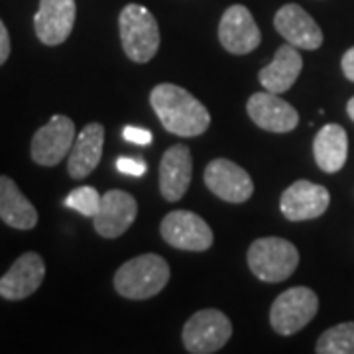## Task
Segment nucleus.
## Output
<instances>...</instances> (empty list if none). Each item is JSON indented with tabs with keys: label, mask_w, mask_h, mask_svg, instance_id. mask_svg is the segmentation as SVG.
Masks as SVG:
<instances>
[{
	"label": "nucleus",
	"mask_w": 354,
	"mask_h": 354,
	"mask_svg": "<svg viewBox=\"0 0 354 354\" xmlns=\"http://www.w3.org/2000/svg\"><path fill=\"white\" fill-rule=\"evenodd\" d=\"M301 69H304L301 53L297 51L295 46L286 44L276 51L272 64H268L264 69H260L258 79H260V85L266 91L281 95V93H286L293 87V83L297 81Z\"/></svg>",
	"instance_id": "obj_19"
},
{
	"label": "nucleus",
	"mask_w": 354,
	"mask_h": 354,
	"mask_svg": "<svg viewBox=\"0 0 354 354\" xmlns=\"http://www.w3.org/2000/svg\"><path fill=\"white\" fill-rule=\"evenodd\" d=\"M75 0H39L34 30L44 46H59L71 36L75 26Z\"/></svg>",
	"instance_id": "obj_13"
},
{
	"label": "nucleus",
	"mask_w": 354,
	"mask_h": 354,
	"mask_svg": "<svg viewBox=\"0 0 354 354\" xmlns=\"http://www.w3.org/2000/svg\"><path fill=\"white\" fill-rule=\"evenodd\" d=\"M75 124L69 116L55 114L50 122L44 124L32 138L30 156L38 165L51 167L57 165L64 158L69 156L73 142H75Z\"/></svg>",
	"instance_id": "obj_7"
},
{
	"label": "nucleus",
	"mask_w": 354,
	"mask_h": 354,
	"mask_svg": "<svg viewBox=\"0 0 354 354\" xmlns=\"http://www.w3.org/2000/svg\"><path fill=\"white\" fill-rule=\"evenodd\" d=\"M162 239L185 252H205L213 246V230L201 216L191 211H171L162 221Z\"/></svg>",
	"instance_id": "obj_8"
},
{
	"label": "nucleus",
	"mask_w": 354,
	"mask_h": 354,
	"mask_svg": "<svg viewBox=\"0 0 354 354\" xmlns=\"http://www.w3.org/2000/svg\"><path fill=\"white\" fill-rule=\"evenodd\" d=\"M0 221L16 230H32L38 225L36 207L6 176H0Z\"/></svg>",
	"instance_id": "obj_20"
},
{
	"label": "nucleus",
	"mask_w": 354,
	"mask_h": 354,
	"mask_svg": "<svg viewBox=\"0 0 354 354\" xmlns=\"http://www.w3.org/2000/svg\"><path fill=\"white\" fill-rule=\"evenodd\" d=\"M218 41L228 53L234 55H246L260 46L262 34L246 6L232 4L227 8L218 24Z\"/></svg>",
	"instance_id": "obj_12"
},
{
	"label": "nucleus",
	"mask_w": 354,
	"mask_h": 354,
	"mask_svg": "<svg viewBox=\"0 0 354 354\" xmlns=\"http://www.w3.org/2000/svg\"><path fill=\"white\" fill-rule=\"evenodd\" d=\"M102 195H99V191L91 185H83V187H77L73 189L67 197H65L64 205L67 209H73L79 215L88 216V218H95V215L99 213V207H101Z\"/></svg>",
	"instance_id": "obj_23"
},
{
	"label": "nucleus",
	"mask_w": 354,
	"mask_h": 354,
	"mask_svg": "<svg viewBox=\"0 0 354 354\" xmlns=\"http://www.w3.org/2000/svg\"><path fill=\"white\" fill-rule=\"evenodd\" d=\"M193 177V160L185 144L167 148L160 162V191L165 201H179L189 189Z\"/></svg>",
	"instance_id": "obj_17"
},
{
	"label": "nucleus",
	"mask_w": 354,
	"mask_h": 354,
	"mask_svg": "<svg viewBox=\"0 0 354 354\" xmlns=\"http://www.w3.org/2000/svg\"><path fill=\"white\" fill-rule=\"evenodd\" d=\"M299 266V252L295 244L278 236H264L250 244L248 268L254 276L266 283L288 279Z\"/></svg>",
	"instance_id": "obj_4"
},
{
	"label": "nucleus",
	"mask_w": 354,
	"mask_h": 354,
	"mask_svg": "<svg viewBox=\"0 0 354 354\" xmlns=\"http://www.w3.org/2000/svg\"><path fill=\"white\" fill-rule=\"evenodd\" d=\"M116 169L124 176H134L140 177L146 174L148 165L144 164L142 160H136V158H118L116 160Z\"/></svg>",
	"instance_id": "obj_24"
},
{
	"label": "nucleus",
	"mask_w": 354,
	"mask_h": 354,
	"mask_svg": "<svg viewBox=\"0 0 354 354\" xmlns=\"http://www.w3.org/2000/svg\"><path fill=\"white\" fill-rule=\"evenodd\" d=\"M136 215V199L127 191L111 189L102 195L99 213L93 218V227L102 239H118L134 225Z\"/></svg>",
	"instance_id": "obj_11"
},
{
	"label": "nucleus",
	"mask_w": 354,
	"mask_h": 354,
	"mask_svg": "<svg viewBox=\"0 0 354 354\" xmlns=\"http://www.w3.org/2000/svg\"><path fill=\"white\" fill-rule=\"evenodd\" d=\"M232 337V323L218 309H201L191 315L183 327L181 339L191 354H211L221 351Z\"/></svg>",
	"instance_id": "obj_6"
},
{
	"label": "nucleus",
	"mask_w": 354,
	"mask_h": 354,
	"mask_svg": "<svg viewBox=\"0 0 354 354\" xmlns=\"http://www.w3.org/2000/svg\"><path fill=\"white\" fill-rule=\"evenodd\" d=\"M46 278V262L38 252L22 254L0 278V297L22 301L39 290Z\"/></svg>",
	"instance_id": "obj_14"
},
{
	"label": "nucleus",
	"mask_w": 354,
	"mask_h": 354,
	"mask_svg": "<svg viewBox=\"0 0 354 354\" xmlns=\"http://www.w3.org/2000/svg\"><path fill=\"white\" fill-rule=\"evenodd\" d=\"M150 104L165 130L181 138L201 136L211 124V114L207 106L189 91L174 83H162L153 87L150 93Z\"/></svg>",
	"instance_id": "obj_1"
},
{
	"label": "nucleus",
	"mask_w": 354,
	"mask_h": 354,
	"mask_svg": "<svg viewBox=\"0 0 354 354\" xmlns=\"http://www.w3.org/2000/svg\"><path fill=\"white\" fill-rule=\"evenodd\" d=\"M278 34L288 44L301 50H319L323 46V32L315 20L299 4H286L274 16Z\"/></svg>",
	"instance_id": "obj_16"
},
{
	"label": "nucleus",
	"mask_w": 354,
	"mask_h": 354,
	"mask_svg": "<svg viewBox=\"0 0 354 354\" xmlns=\"http://www.w3.org/2000/svg\"><path fill=\"white\" fill-rule=\"evenodd\" d=\"M319 311V297L311 288H290L279 293L270 309L272 329L281 337H290L307 327Z\"/></svg>",
	"instance_id": "obj_5"
},
{
	"label": "nucleus",
	"mask_w": 354,
	"mask_h": 354,
	"mask_svg": "<svg viewBox=\"0 0 354 354\" xmlns=\"http://www.w3.org/2000/svg\"><path fill=\"white\" fill-rule=\"evenodd\" d=\"M346 113H348V116H351V120L354 122V97L348 101V104H346Z\"/></svg>",
	"instance_id": "obj_28"
},
{
	"label": "nucleus",
	"mask_w": 354,
	"mask_h": 354,
	"mask_svg": "<svg viewBox=\"0 0 354 354\" xmlns=\"http://www.w3.org/2000/svg\"><path fill=\"white\" fill-rule=\"evenodd\" d=\"M341 67H342V73H344V77L354 83V48H351V50L342 55Z\"/></svg>",
	"instance_id": "obj_27"
},
{
	"label": "nucleus",
	"mask_w": 354,
	"mask_h": 354,
	"mask_svg": "<svg viewBox=\"0 0 354 354\" xmlns=\"http://www.w3.org/2000/svg\"><path fill=\"white\" fill-rule=\"evenodd\" d=\"M10 36H8V30H6V26L4 22L0 20V65H4L8 62V57H10Z\"/></svg>",
	"instance_id": "obj_26"
},
{
	"label": "nucleus",
	"mask_w": 354,
	"mask_h": 354,
	"mask_svg": "<svg viewBox=\"0 0 354 354\" xmlns=\"http://www.w3.org/2000/svg\"><path fill=\"white\" fill-rule=\"evenodd\" d=\"M246 113L256 127L268 132H291L299 124V114L290 102L279 99L276 93H254L246 102Z\"/></svg>",
	"instance_id": "obj_15"
},
{
	"label": "nucleus",
	"mask_w": 354,
	"mask_h": 354,
	"mask_svg": "<svg viewBox=\"0 0 354 354\" xmlns=\"http://www.w3.org/2000/svg\"><path fill=\"white\" fill-rule=\"evenodd\" d=\"M122 50L134 64H148L160 48V28L142 4H127L118 16Z\"/></svg>",
	"instance_id": "obj_3"
},
{
	"label": "nucleus",
	"mask_w": 354,
	"mask_h": 354,
	"mask_svg": "<svg viewBox=\"0 0 354 354\" xmlns=\"http://www.w3.org/2000/svg\"><path fill=\"white\" fill-rule=\"evenodd\" d=\"M319 354H354V323H341L327 329L317 341Z\"/></svg>",
	"instance_id": "obj_22"
},
{
	"label": "nucleus",
	"mask_w": 354,
	"mask_h": 354,
	"mask_svg": "<svg viewBox=\"0 0 354 354\" xmlns=\"http://www.w3.org/2000/svg\"><path fill=\"white\" fill-rule=\"evenodd\" d=\"M205 185L213 195L227 203L248 201L254 193L252 177L239 164L216 158L205 167Z\"/></svg>",
	"instance_id": "obj_9"
},
{
	"label": "nucleus",
	"mask_w": 354,
	"mask_h": 354,
	"mask_svg": "<svg viewBox=\"0 0 354 354\" xmlns=\"http://www.w3.org/2000/svg\"><path fill=\"white\" fill-rule=\"evenodd\" d=\"M329 205L330 195L327 187L311 183L307 179H299L281 193L279 211L288 221L299 223L321 216L329 209Z\"/></svg>",
	"instance_id": "obj_10"
},
{
	"label": "nucleus",
	"mask_w": 354,
	"mask_h": 354,
	"mask_svg": "<svg viewBox=\"0 0 354 354\" xmlns=\"http://www.w3.org/2000/svg\"><path fill=\"white\" fill-rule=\"evenodd\" d=\"M104 146V128L99 122H91L77 134L73 148L67 160V171L73 179L88 177L101 162Z\"/></svg>",
	"instance_id": "obj_18"
},
{
	"label": "nucleus",
	"mask_w": 354,
	"mask_h": 354,
	"mask_svg": "<svg viewBox=\"0 0 354 354\" xmlns=\"http://www.w3.org/2000/svg\"><path fill=\"white\" fill-rule=\"evenodd\" d=\"M313 156L325 174L341 171L348 158V136L339 124H325L313 140Z\"/></svg>",
	"instance_id": "obj_21"
},
{
	"label": "nucleus",
	"mask_w": 354,
	"mask_h": 354,
	"mask_svg": "<svg viewBox=\"0 0 354 354\" xmlns=\"http://www.w3.org/2000/svg\"><path fill=\"white\" fill-rule=\"evenodd\" d=\"M122 136L132 142V144H138V146H150L152 144V132L150 130H144V128L136 127H127Z\"/></svg>",
	"instance_id": "obj_25"
},
{
	"label": "nucleus",
	"mask_w": 354,
	"mask_h": 354,
	"mask_svg": "<svg viewBox=\"0 0 354 354\" xmlns=\"http://www.w3.org/2000/svg\"><path fill=\"white\" fill-rule=\"evenodd\" d=\"M169 281V264L158 254H142L128 260L114 274V290L127 299H150Z\"/></svg>",
	"instance_id": "obj_2"
}]
</instances>
